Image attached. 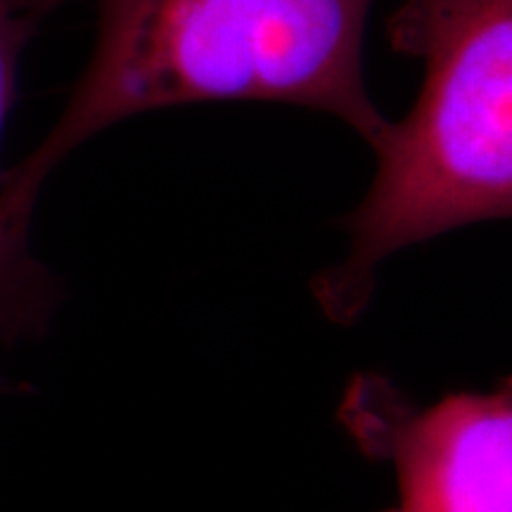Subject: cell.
Returning a JSON list of instances; mask_svg holds the SVG:
<instances>
[{
    "label": "cell",
    "mask_w": 512,
    "mask_h": 512,
    "mask_svg": "<svg viewBox=\"0 0 512 512\" xmlns=\"http://www.w3.org/2000/svg\"><path fill=\"white\" fill-rule=\"evenodd\" d=\"M98 36L62 117L0 174V204L29 219L46 178L88 138L188 102L311 107L377 147L392 121L370 98L363 38L373 0H93Z\"/></svg>",
    "instance_id": "6da1fadb"
},
{
    "label": "cell",
    "mask_w": 512,
    "mask_h": 512,
    "mask_svg": "<svg viewBox=\"0 0 512 512\" xmlns=\"http://www.w3.org/2000/svg\"><path fill=\"white\" fill-rule=\"evenodd\" d=\"M387 34L422 62V86L377 143L368 195L342 221L349 256L313 280L335 323L366 311L377 266L399 249L512 219V0H403Z\"/></svg>",
    "instance_id": "7a4b0ae2"
},
{
    "label": "cell",
    "mask_w": 512,
    "mask_h": 512,
    "mask_svg": "<svg viewBox=\"0 0 512 512\" xmlns=\"http://www.w3.org/2000/svg\"><path fill=\"white\" fill-rule=\"evenodd\" d=\"M337 420L363 456L392 467L396 503L380 512H512V375L489 392L415 403L363 373Z\"/></svg>",
    "instance_id": "3957f363"
},
{
    "label": "cell",
    "mask_w": 512,
    "mask_h": 512,
    "mask_svg": "<svg viewBox=\"0 0 512 512\" xmlns=\"http://www.w3.org/2000/svg\"><path fill=\"white\" fill-rule=\"evenodd\" d=\"M67 0H0V140L17 100L19 60L24 48ZM29 223L0 207V337H22L46 323L55 285L27 252Z\"/></svg>",
    "instance_id": "277c9868"
}]
</instances>
